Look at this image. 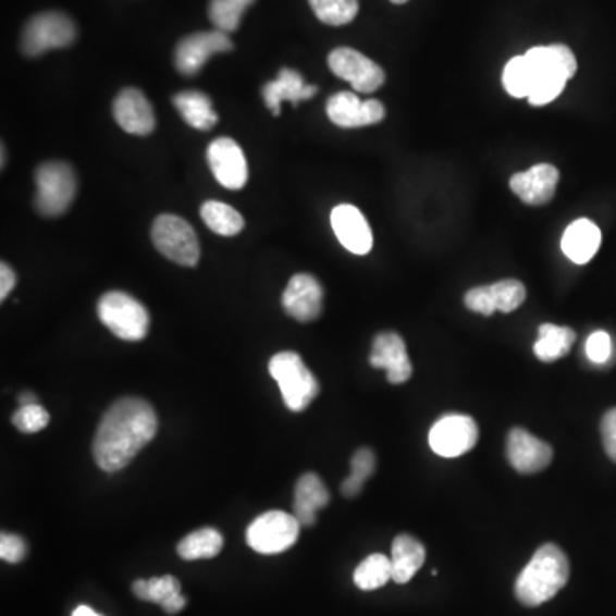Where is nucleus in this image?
<instances>
[{
	"mask_svg": "<svg viewBox=\"0 0 616 616\" xmlns=\"http://www.w3.org/2000/svg\"><path fill=\"white\" fill-rule=\"evenodd\" d=\"M157 432L158 418L151 405L139 397H122L101 418L93 441V457L103 471H121Z\"/></svg>",
	"mask_w": 616,
	"mask_h": 616,
	"instance_id": "f257e3e1",
	"label": "nucleus"
},
{
	"mask_svg": "<svg viewBox=\"0 0 616 616\" xmlns=\"http://www.w3.org/2000/svg\"><path fill=\"white\" fill-rule=\"evenodd\" d=\"M570 564L560 546L543 544L517 577L514 592L519 603L534 608L555 597L567 584Z\"/></svg>",
	"mask_w": 616,
	"mask_h": 616,
	"instance_id": "f03ea898",
	"label": "nucleus"
},
{
	"mask_svg": "<svg viewBox=\"0 0 616 616\" xmlns=\"http://www.w3.org/2000/svg\"><path fill=\"white\" fill-rule=\"evenodd\" d=\"M269 373L280 385L284 405L289 411L300 412L312 405L319 394V382L300 355L295 352H281L269 361Z\"/></svg>",
	"mask_w": 616,
	"mask_h": 616,
	"instance_id": "7ed1b4c3",
	"label": "nucleus"
},
{
	"mask_svg": "<svg viewBox=\"0 0 616 616\" xmlns=\"http://www.w3.org/2000/svg\"><path fill=\"white\" fill-rule=\"evenodd\" d=\"M35 208L41 217H61L76 197V175L64 161H47L35 173Z\"/></svg>",
	"mask_w": 616,
	"mask_h": 616,
	"instance_id": "20e7f679",
	"label": "nucleus"
},
{
	"mask_svg": "<svg viewBox=\"0 0 616 616\" xmlns=\"http://www.w3.org/2000/svg\"><path fill=\"white\" fill-rule=\"evenodd\" d=\"M98 317L101 324L121 340L140 341L148 336V310L127 293H104L98 301Z\"/></svg>",
	"mask_w": 616,
	"mask_h": 616,
	"instance_id": "39448f33",
	"label": "nucleus"
},
{
	"mask_svg": "<svg viewBox=\"0 0 616 616\" xmlns=\"http://www.w3.org/2000/svg\"><path fill=\"white\" fill-rule=\"evenodd\" d=\"M151 238L158 252L176 264L194 268L199 262L200 247L196 232L187 221L175 214H161L155 220Z\"/></svg>",
	"mask_w": 616,
	"mask_h": 616,
	"instance_id": "423d86ee",
	"label": "nucleus"
},
{
	"mask_svg": "<svg viewBox=\"0 0 616 616\" xmlns=\"http://www.w3.org/2000/svg\"><path fill=\"white\" fill-rule=\"evenodd\" d=\"M301 525L292 514L269 510L252 520L247 529V543L254 552L278 555L292 549L300 537Z\"/></svg>",
	"mask_w": 616,
	"mask_h": 616,
	"instance_id": "0eeeda50",
	"label": "nucleus"
},
{
	"mask_svg": "<svg viewBox=\"0 0 616 616\" xmlns=\"http://www.w3.org/2000/svg\"><path fill=\"white\" fill-rule=\"evenodd\" d=\"M76 25L64 13H41L32 17L21 37V49L28 57L44 56L53 49H64L76 40Z\"/></svg>",
	"mask_w": 616,
	"mask_h": 616,
	"instance_id": "6e6552de",
	"label": "nucleus"
},
{
	"mask_svg": "<svg viewBox=\"0 0 616 616\" xmlns=\"http://www.w3.org/2000/svg\"><path fill=\"white\" fill-rule=\"evenodd\" d=\"M477 421L466 415H445L430 430L429 442L433 453L441 457H459L478 444Z\"/></svg>",
	"mask_w": 616,
	"mask_h": 616,
	"instance_id": "1a4fd4ad",
	"label": "nucleus"
},
{
	"mask_svg": "<svg viewBox=\"0 0 616 616\" xmlns=\"http://www.w3.org/2000/svg\"><path fill=\"white\" fill-rule=\"evenodd\" d=\"M329 67L341 79L348 81L358 93H373L384 85L385 74L381 65L357 50L336 49L329 53Z\"/></svg>",
	"mask_w": 616,
	"mask_h": 616,
	"instance_id": "9d476101",
	"label": "nucleus"
},
{
	"mask_svg": "<svg viewBox=\"0 0 616 616\" xmlns=\"http://www.w3.org/2000/svg\"><path fill=\"white\" fill-rule=\"evenodd\" d=\"M233 49L229 33L202 32L185 37L175 49V65L184 76H194L205 67L206 62L217 53L230 52Z\"/></svg>",
	"mask_w": 616,
	"mask_h": 616,
	"instance_id": "9b49d317",
	"label": "nucleus"
},
{
	"mask_svg": "<svg viewBox=\"0 0 616 616\" xmlns=\"http://www.w3.org/2000/svg\"><path fill=\"white\" fill-rule=\"evenodd\" d=\"M525 284L517 280H504L489 286H477L465 295V305L471 312L490 317L495 312L510 313L525 304Z\"/></svg>",
	"mask_w": 616,
	"mask_h": 616,
	"instance_id": "f8f14e48",
	"label": "nucleus"
},
{
	"mask_svg": "<svg viewBox=\"0 0 616 616\" xmlns=\"http://www.w3.org/2000/svg\"><path fill=\"white\" fill-rule=\"evenodd\" d=\"M329 121L337 127L357 128L375 125L384 121V104L379 100L361 101L358 95L349 91H341L329 98Z\"/></svg>",
	"mask_w": 616,
	"mask_h": 616,
	"instance_id": "ddd939ff",
	"label": "nucleus"
},
{
	"mask_svg": "<svg viewBox=\"0 0 616 616\" xmlns=\"http://www.w3.org/2000/svg\"><path fill=\"white\" fill-rule=\"evenodd\" d=\"M208 163L212 175L223 187L241 190L248 181V167L244 151L230 137H218L208 148Z\"/></svg>",
	"mask_w": 616,
	"mask_h": 616,
	"instance_id": "4468645a",
	"label": "nucleus"
},
{
	"mask_svg": "<svg viewBox=\"0 0 616 616\" xmlns=\"http://www.w3.org/2000/svg\"><path fill=\"white\" fill-rule=\"evenodd\" d=\"M322 300H324V289L321 283L312 274L300 272L289 280L281 304H283L284 312L293 317L295 321L312 322L321 316Z\"/></svg>",
	"mask_w": 616,
	"mask_h": 616,
	"instance_id": "2eb2a0df",
	"label": "nucleus"
},
{
	"mask_svg": "<svg viewBox=\"0 0 616 616\" xmlns=\"http://www.w3.org/2000/svg\"><path fill=\"white\" fill-rule=\"evenodd\" d=\"M560 181V172L550 163L534 164L526 172L510 176V190L525 205L544 206L555 197L556 185Z\"/></svg>",
	"mask_w": 616,
	"mask_h": 616,
	"instance_id": "dca6fc26",
	"label": "nucleus"
},
{
	"mask_svg": "<svg viewBox=\"0 0 616 616\" xmlns=\"http://www.w3.org/2000/svg\"><path fill=\"white\" fill-rule=\"evenodd\" d=\"M508 463L522 475H534L549 468L553 448L525 429L510 430L507 436Z\"/></svg>",
	"mask_w": 616,
	"mask_h": 616,
	"instance_id": "f3484780",
	"label": "nucleus"
},
{
	"mask_svg": "<svg viewBox=\"0 0 616 616\" xmlns=\"http://www.w3.org/2000/svg\"><path fill=\"white\" fill-rule=\"evenodd\" d=\"M370 365L373 369H384L391 384H405L412 375L405 340L396 333H382L373 340Z\"/></svg>",
	"mask_w": 616,
	"mask_h": 616,
	"instance_id": "a211bd4d",
	"label": "nucleus"
},
{
	"mask_svg": "<svg viewBox=\"0 0 616 616\" xmlns=\"http://www.w3.org/2000/svg\"><path fill=\"white\" fill-rule=\"evenodd\" d=\"M331 224L341 245L357 256L369 254L373 247L372 229L360 209L340 205L331 212Z\"/></svg>",
	"mask_w": 616,
	"mask_h": 616,
	"instance_id": "6ab92c4d",
	"label": "nucleus"
},
{
	"mask_svg": "<svg viewBox=\"0 0 616 616\" xmlns=\"http://www.w3.org/2000/svg\"><path fill=\"white\" fill-rule=\"evenodd\" d=\"M113 116L125 133L148 136L157 127L151 103L139 89L127 88L113 101Z\"/></svg>",
	"mask_w": 616,
	"mask_h": 616,
	"instance_id": "aec40b11",
	"label": "nucleus"
},
{
	"mask_svg": "<svg viewBox=\"0 0 616 616\" xmlns=\"http://www.w3.org/2000/svg\"><path fill=\"white\" fill-rule=\"evenodd\" d=\"M316 95L317 86L305 85L304 77L288 67L281 69L276 79L269 81L268 85L262 88V97L272 115H280V107L283 101L298 104L301 100H310Z\"/></svg>",
	"mask_w": 616,
	"mask_h": 616,
	"instance_id": "412c9836",
	"label": "nucleus"
},
{
	"mask_svg": "<svg viewBox=\"0 0 616 616\" xmlns=\"http://www.w3.org/2000/svg\"><path fill=\"white\" fill-rule=\"evenodd\" d=\"M331 501V493L321 478L307 472L300 480L296 481L295 486V514L293 516L298 519L301 526L316 525L317 513L324 508Z\"/></svg>",
	"mask_w": 616,
	"mask_h": 616,
	"instance_id": "4be33fe9",
	"label": "nucleus"
},
{
	"mask_svg": "<svg viewBox=\"0 0 616 616\" xmlns=\"http://www.w3.org/2000/svg\"><path fill=\"white\" fill-rule=\"evenodd\" d=\"M600 245V229L586 218L574 221L562 236V250L576 264H588L596 256Z\"/></svg>",
	"mask_w": 616,
	"mask_h": 616,
	"instance_id": "5701e85b",
	"label": "nucleus"
},
{
	"mask_svg": "<svg viewBox=\"0 0 616 616\" xmlns=\"http://www.w3.org/2000/svg\"><path fill=\"white\" fill-rule=\"evenodd\" d=\"M181 589V582L173 576L139 579L133 584V592L139 600L160 604L169 615L182 612L187 604V600L182 596Z\"/></svg>",
	"mask_w": 616,
	"mask_h": 616,
	"instance_id": "b1692460",
	"label": "nucleus"
},
{
	"mask_svg": "<svg viewBox=\"0 0 616 616\" xmlns=\"http://www.w3.org/2000/svg\"><path fill=\"white\" fill-rule=\"evenodd\" d=\"M534 74H555L570 81L577 73V59L565 45L534 47L525 53Z\"/></svg>",
	"mask_w": 616,
	"mask_h": 616,
	"instance_id": "393cba45",
	"label": "nucleus"
},
{
	"mask_svg": "<svg viewBox=\"0 0 616 616\" xmlns=\"http://www.w3.org/2000/svg\"><path fill=\"white\" fill-rule=\"evenodd\" d=\"M424 558H427V552L420 541L409 534H399L393 541V549H391L394 582L397 584L409 582L423 567Z\"/></svg>",
	"mask_w": 616,
	"mask_h": 616,
	"instance_id": "a878e982",
	"label": "nucleus"
},
{
	"mask_svg": "<svg viewBox=\"0 0 616 616\" xmlns=\"http://www.w3.org/2000/svg\"><path fill=\"white\" fill-rule=\"evenodd\" d=\"M175 109L190 127L209 131L218 122L211 98L202 91H181L172 98Z\"/></svg>",
	"mask_w": 616,
	"mask_h": 616,
	"instance_id": "bb28decb",
	"label": "nucleus"
},
{
	"mask_svg": "<svg viewBox=\"0 0 616 616\" xmlns=\"http://www.w3.org/2000/svg\"><path fill=\"white\" fill-rule=\"evenodd\" d=\"M576 333L570 328L562 325L543 324L540 328V337L534 343V355L544 364L560 360L572 348Z\"/></svg>",
	"mask_w": 616,
	"mask_h": 616,
	"instance_id": "cd10ccee",
	"label": "nucleus"
},
{
	"mask_svg": "<svg viewBox=\"0 0 616 616\" xmlns=\"http://www.w3.org/2000/svg\"><path fill=\"white\" fill-rule=\"evenodd\" d=\"M223 543V537L217 529L205 528L185 537L176 546V552L184 560H206V558H214L220 555Z\"/></svg>",
	"mask_w": 616,
	"mask_h": 616,
	"instance_id": "c85d7f7f",
	"label": "nucleus"
},
{
	"mask_svg": "<svg viewBox=\"0 0 616 616\" xmlns=\"http://www.w3.org/2000/svg\"><path fill=\"white\" fill-rule=\"evenodd\" d=\"M200 218L211 232L223 236L238 235L245 226L241 212L220 200H206L200 208Z\"/></svg>",
	"mask_w": 616,
	"mask_h": 616,
	"instance_id": "c756f323",
	"label": "nucleus"
},
{
	"mask_svg": "<svg viewBox=\"0 0 616 616\" xmlns=\"http://www.w3.org/2000/svg\"><path fill=\"white\" fill-rule=\"evenodd\" d=\"M393 579V564L391 558L382 555V553H373L367 556L357 570H355V584L361 591H373V589L382 588L387 584L389 580Z\"/></svg>",
	"mask_w": 616,
	"mask_h": 616,
	"instance_id": "7c9ffc66",
	"label": "nucleus"
},
{
	"mask_svg": "<svg viewBox=\"0 0 616 616\" xmlns=\"http://www.w3.org/2000/svg\"><path fill=\"white\" fill-rule=\"evenodd\" d=\"M502 83L513 98H528L534 85V73L526 56L514 57L505 65Z\"/></svg>",
	"mask_w": 616,
	"mask_h": 616,
	"instance_id": "2f4dec72",
	"label": "nucleus"
},
{
	"mask_svg": "<svg viewBox=\"0 0 616 616\" xmlns=\"http://www.w3.org/2000/svg\"><path fill=\"white\" fill-rule=\"evenodd\" d=\"M256 0H211L209 20L217 29L233 33L241 26L242 16Z\"/></svg>",
	"mask_w": 616,
	"mask_h": 616,
	"instance_id": "473e14b6",
	"label": "nucleus"
},
{
	"mask_svg": "<svg viewBox=\"0 0 616 616\" xmlns=\"http://www.w3.org/2000/svg\"><path fill=\"white\" fill-rule=\"evenodd\" d=\"M313 13L322 23L331 26H345L357 17L358 0H308Z\"/></svg>",
	"mask_w": 616,
	"mask_h": 616,
	"instance_id": "72a5a7b5",
	"label": "nucleus"
},
{
	"mask_svg": "<svg viewBox=\"0 0 616 616\" xmlns=\"http://www.w3.org/2000/svg\"><path fill=\"white\" fill-rule=\"evenodd\" d=\"M375 471V456L370 448H360L352 459V475L346 478L341 486V492L346 498H353L364 489L365 481L372 477Z\"/></svg>",
	"mask_w": 616,
	"mask_h": 616,
	"instance_id": "f704fd0d",
	"label": "nucleus"
},
{
	"mask_svg": "<svg viewBox=\"0 0 616 616\" xmlns=\"http://www.w3.org/2000/svg\"><path fill=\"white\" fill-rule=\"evenodd\" d=\"M534 73V71H532ZM568 81L555 74H534V85L529 93L528 101L532 107H543L560 97Z\"/></svg>",
	"mask_w": 616,
	"mask_h": 616,
	"instance_id": "c9c22d12",
	"label": "nucleus"
},
{
	"mask_svg": "<svg viewBox=\"0 0 616 616\" xmlns=\"http://www.w3.org/2000/svg\"><path fill=\"white\" fill-rule=\"evenodd\" d=\"M49 421V411L40 405L21 406L13 415L14 427L23 433L40 432L47 429Z\"/></svg>",
	"mask_w": 616,
	"mask_h": 616,
	"instance_id": "e433bc0d",
	"label": "nucleus"
},
{
	"mask_svg": "<svg viewBox=\"0 0 616 616\" xmlns=\"http://www.w3.org/2000/svg\"><path fill=\"white\" fill-rule=\"evenodd\" d=\"M586 353L592 364H606L612 357V337L604 331H596L588 337L586 343Z\"/></svg>",
	"mask_w": 616,
	"mask_h": 616,
	"instance_id": "4c0bfd02",
	"label": "nucleus"
},
{
	"mask_svg": "<svg viewBox=\"0 0 616 616\" xmlns=\"http://www.w3.org/2000/svg\"><path fill=\"white\" fill-rule=\"evenodd\" d=\"M26 556V544L23 538L4 532L0 537V558L9 564H20Z\"/></svg>",
	"mask_w": 616,
	"mask_h": 616,
	"instance_id": "58836bf2",
	"label": "nucleus"
},
{
	"mask_svg": "<svg viewBox=\"0 0 616 616\" xmlns=\"http://www.w3.org/2000/svg\"><path fill=\"white\" fill-rule=\"evenodd\" d=\"M604 451L616 463V408L609 409L601 420Z\"/></svg>",
	"mask_w": 616,
	"mask_h": 616,
	"instance_id": "ea45409f",
	"label": "nucleus"
},
{
	"mask_svg": "<svg viewBox=\"0 0 616 616\" xmlns=\"http://www.w3.org/2000/svg\"><path fill=\"white\" fill-rule=\"evenodd\" d=\"M16 286V272L13 271L11 266L2 262L0 264V300H5L9 293L13 292Z\"/></svg>",
	"mask_w": 616,
	"mask_h": 616,
	"instance_id": "a19ab883",
	"label": "nucleus"
},
{
	"mask_svg": "<svg viewBox=\"0 0 616 616\" xmlns=\"http://www.w3.org/2000/svg\"><path fill=\"white\" fill-rule=\"evenodd\" d=\"M73 616H101V615H98V613L95 612V609L89 608V606H86V604H81V606H77V608L74 609Z\"/></svg>",
	"mask_w": 616,
	"mask_h": 616,
	"instance_id": "79ce46f5",
	"label": "nucleus"
},
{
	"mask_svg": "<svg viewBox=\"0 0 616 616\" xmlns=\"http://www.w3.org/2000/svg\"><path fill=\"white\" fill-rule=\"evenodd\" d=\"M20 405L21 406L38 405L37 396H35V394L32 393H23L20 396Z\"/></svg>",
	"mask_w": 616,
	"mask_h": 616,
	"instance_id": "37998d69",
	"label": "nucleus"
},
{
	"mask_svg": "<svg viewBox=\"0 0 616 616\" xmlns=\"http://www.w3.org/2000/svg\"><path fill=\"white\" fill-rule=\"evenodd\" d=\"M5 167V148L2 146V169Z\"/></svg>",
	"mask_w": 616,
	"mask_h": 616,
	"instance_id": "c03bdc74",
	"label": "nucleus"
},
{
	"mask_svg": "<svg viewBox=\"0 0 616 616\" xmlns=\"http://www.w3.org/2000/svg\"><path fill=\"white\" fill-rule=\"evenodd\" d=\"M391 2H394V4H406L408 0H391Z\"/></svg>",
	"mask_w": 616,
	"mask_h": 616,
	"instance_id": "a18cd8bd",
	"label": "nucleus"
}]
</instances>
